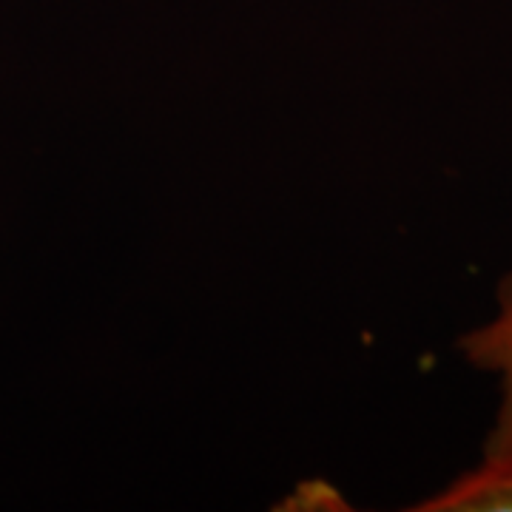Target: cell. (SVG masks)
<instances>
[{"label": "cell", "mask_w": 512, "mask_h": 512, "mask_svg": "<svg viewBox=\"0 0 512 512\" xmlns=\"http://www.w3.org/2000/svg\"><path fill=\"white\" fill-rule=\"evenodd\" d=\"M458 348L470 365L495 373L501 384V404L487 436L484 456L512 453V274L498 285V311L493 319L470 330L458 342Z\"/></svg>", "instance_id": "cell-1"}, {"label": "cell", "mask_w": 512, "mask_h": 512, "mask_svg": "<svg viewBox=\"0 0 512 512\" xmlns=\"http://www.w3.org/2000/svg\"><path fill=\"white\" fill-rule=\"evenodd\" d=\"M424 512H512V453L484 456L476 470L458 476L433 498L421 501Z\"/></svg>", "instance_id": "cell-2"}]
</instances>
